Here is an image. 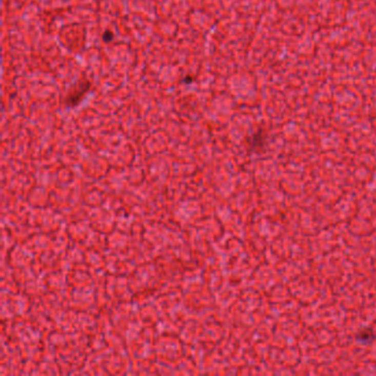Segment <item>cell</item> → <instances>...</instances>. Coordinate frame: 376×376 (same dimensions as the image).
<instances>
[{"instance_id": "6da1fadb", "label": "cell", "mask_w": 376, "mask_h": 376, "mask_svg": "<svg viewBox=\"0 0 376 376\" xmlns=\"http://www.w3.org/2000/svg\"><path fill=\"white\" fill-rule=\"evenodd\" d=\"M91 87L92 82L90 80L84 78L78 81L75 85H73L70 88V91L66 94V96L64 97V104L69 107H74L78 105L81 101L88 93V91L91 90Z\"/></svg>"}, {"instance_id": "7a4b0ae2", "label": "cell", "mask_w": 376, "mask_h": 376, "mask_svg": "<svg viewBox=\"0 0 376 376\" xmlns=\"http://www.w3.org/2000/svg\"><path fill=\"white\" fill-rule=\"evenodd\" d=\"M374 338V334L372 333L371 330H367V331H364L363 333H360L359 334V339L360 340H363V341H367V340H371V339Z\"/></svg>"}, {"instance_id": "3957f363", "label": "cell", "mask_w": 376, "mask_h": 376, "mask_svg": "<svg viewBox=\"0 0 376 376\" xmlns=\"http://www.w3.org/2000/svg\"><path fill=\"white\" fill-rule=\"evenodd\" d=\"M102 39H103V41H104V42L108 43V42H110V41H112L114 39V33L112 31H110V30H106V31L103 32Z\"/></svg>"}]
</instances>
